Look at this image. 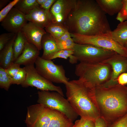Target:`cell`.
Masks as SVG:
<instances>
[{"label":"cell","mask_w":127,"mask_h":127,"mask_svg":"<svg viewBox=\"0 0 127 127\" xmlns=\"http://www.w3.org/2000/svg\"><path fill=\"white\" fill-rule=\"evenodd\" d=\"M106 14L96 0H75L63 24L70 33L109 35L111 31Z\"/></svg>","instance_id":"cell-1"},{"label":"cell","mask_w":127,"mask_h":127,"mask_svg":"<svg viewBox=\"0 0 127 127\" xmlns=\"http://www.w3.org/2000/svg\"><path fill=\"white\" fill-rule=\"evenodd\" d=\"M100 117L107 124L113 123L127 113V87L117 84L94 88Z\"/></svg>","instance_id":"cell-2"},{"label":"cell","mask_w":127,"mask_h":127,"mask_svg":"<svg viewBox=\"0 0 127 127\" xmlns=\"http://www.w3.org/2000/svg\"><path fill=\"white\" fill-rule=\"evenodd\" d=\"M65 85L67 99L79 116L94 122L100 117L94 88L79 79L69 81Z\"/></svg>","instance_id":"cell-3"},{"label":"cell","mask_w":127,"mask_h":127,"mask_svg":"<svg viewBox=\"0 0 127 127\" xmlns=\"http://www.w3.org/2000/svg\"><path fill=\"white\" fill-rule=\"evenodd\" d=\"M28 127H71L73 122L61 112L37 103L27 107Z\"/></svg>","instance_id":"cell-4"},{"label":"cell","mask_w":127,"mask_h":127,"mask_svg":"<svg viewBox=\"0 0 127 127\" xmlns=\"http://www.w3.org/2000/svg\"><path fill=\"white\" fill-rule=\"evenodd\" d=\"M112 71L107 64L80 62L76 65L75 74L88 86L95 88L109 80Z\"/></svg>","instance_id":"cell-5"},{"label":"cell","mask_w":127,"mask_h":127,"mask_svg":"<svg viewBox=\"0 0 127 127\" xmlns=\"http://www.w3.org/2000/svg\"><path fill=\"white\" fill-rule=\"evenodd\" d=\"M38 103L61 112L72 122L79 116L67 99L59 93L40 91H38Z\"/></svg>","instance_id":"cell-6"},{"label":"cell","mask_w":127,"mask_h":127,"mask_svg":"<svg viewBox=\"0 0 127 127\" xmlns=\"http://www.w3.org/2000/svg\"><path fill=\"white\" fill-rule=\"evenodd\" d=\"M70 34L71 37L76 43L91 45L114 51L127 58V48L115 41L109 35L87 36L74 33Z\"/></svg>","instance_id":"cell-7"},{"label":"cell","mask_w":127,"mask_h":127,"mask_svg":"<svg viewBox=\"0 0 127 127\" xmlns=\"http://www.w3.org/2000/svg\"><path fill=\"white\" fill-rule=\"evenodd\" d=\"M73 50V55L80 62L102 63L117 53L88 44L75 43Z\"/></svg>","instance_id":"cell-8"},{"label":"cell","mask_w":127,"mask_h":127,"mask_svg":"<svg viewBox=\"0 0 127 127\" xmlns=\"http://www.w3.org/2000/svg\"><path fill=\"white\" fill-rule=\"evenodd\" d=\"M35 64L37 72L52 82L65 84L69 81L62 65L56 64L51 60L44 59L39 56Z\"/></svg>","instance_id":"cell-9"},{"label":"cell","mask_w":127,"mask_h":127,"mask_svg":"<svg viewBox=\"0 0 127 127\" xmlns=\"http://www.w3.org/2000/svg\"><path fill=\"white\" fill-rule=\"evenodd\" d=\"M24 67L26 75L24 81L21 85L22 87H35L40 91H56L64 96L61 88L54 85L52 82L40 75L36 71L34 64L25 66Z\"/></svg>","instance_id":"cell-10"},{"label":"cell","mask_w":127,"mask_h":127,"mask_svg":"<svg viewBox=\"0 0 127 127\" xmlns=\"http://www.w3.org/2000/svg\"><path fill=\"white\" fill-rule=\"evenodd\" d=\"M102 63L110 65L112 71L110 79L101 86L107 87L118 84V77L127 71V58L116 53Z\"/></svg>","instance_id":"cell-11"},{"label":"cell","mask_w":127,"mask_h":127,"mask_svg":"<svg viewBox=\"0 0 127 127\" xmlns=\"http://www.w3.org/2000/svg\"><path fill=\"white\" fill-rule=\"evenodd\" d=\"M25 15L14 7L1 22L3 28L9 32L17 33L27 23Z\"/></svg>","instance_id":"cell-12"},{"label":"cell","mask_w":127,"mask_h":127,"mask_svg":"<svg viewBox=\"0 0 127 127\" xmlns=\"http://www.w3.org/2000/svg\"><path fill=\"white\" fill-rule=\"evenodd\" d=\"M75 0H57L50 11L56 22L63 24L74 7Z\"/></svg>","instance_id":"cell-13"},{"label":"cell","mask_w":127,"mask_h":127,"mask_svg":"<svg viewBox=\"0 0 127 127\" xmlns=\"http://www.w3.org/2000/svg\"><path fill=\"white\" fill-rule=\"evenodd\" d=\"M25 16L27 21L44 29L55 21L50 12L46 11L40 6L28 12Z\"/></svg>","instance_id":"cell-14"},{"label":"cell","mask_w":127,"mask_h":127,"mask_svg":"<svg viewBox=\"0 0 127 127\" xmlns=\"http://www.w3.org/2000/svg\"><path fill=\"white\" fill-rule=\"evenodd\" d=\"M21 31L28 42L35 45L39 51L41 49L42 39L43 36L47 33L44 28L29 21L24 25Z\"/></svg>","instance_id":"cell-15"},{"label":"cell","mask_w":127,"mask_h":127,"mask_svg":"<svg viewBox=\"0 0 127 127\" xmlns=\"http://www.w3.org/2000/svg\"><path fill=\"white\" fill-rule=\"evenodd\" d=\"M39 51L35 45L27 41L22 53L14 63L25 66L34 64L39 56Z\"/></svg>","instance_id":"cell-16"},{"label":"cell","mask_w":127,"mask_h":127,"mask_svg":"<svg viewBox=\"0 0 127 127\" xmlns=\"http://www.w3.org/2000/svg\"><path fill=\"white\" fill-rule=\"evenodd\" d=\"M41 44L43 50L41 57L44 59L51 60L55 54L60 50L57 47L55 39L48 33L43 36Z\"/></svg>","instance_id":"cell-17"},{"label":"cell","mask_w":127,"mask_h":127,"mask_svg":"<svg viewBox=\"0 0 127 127\" xmlns=\"http://www.w3.org/2000/svg\"><path fill=\"white\" fill-rule=\"evenodd\" d=\"M16 35L0 51V67L5 69L15 61L13 46Z\"/></svg>","instance_id":"cell-18"},{"label":"cell","mask_w":127,"mask_h":127,"mask_svg":"<svg viewBox=\"0 0 127 127\" xmlns=\"http://www.w3.org/2000/svg\"><path fill=\"white\" fill-rule=\"evenodd\" d=\"M102 10L111 16L118 13L123 6L122 0H96Z\"/></svg>","instance_id":"cell-19"},{"label":"cell","mask_w":127,"mask_h":127,"mask_svg":"<svg viewBox=\"0 0 127 127\" xmlns=\"http://www.w3.org/2000/svg\"><path fill=\"white\" fill-rule=\"evenodd\" d=\"M110 36L115 41L125 47L127 43V21L120 22L111 32Z\"/></svg>","instance_id":"cell-20"},{"label":"cell","mask_w":127,"mask_h":127,"mask_svg":"<svg viewBox=\"0 0 127 127\" xmlns=\"http://www.w3.org/2000/svg\"><path fill=\"white\" fill-rule=\"evenodd\" d=\"M44 28L46 32L56 40L59 39L68 31L63 24L55 21L51 23Z\"/></svg>","instance_id":"cell-21"},{"label":"cell","mask_w":127,"mask_h":127,"mask_svg":"<svg viewBox=\"0 0 127 127\" xmlns=\"http://www.w3.org/2000/svg\"><path fill=\"white\" fill-rule=\"evenodd\" d=\"M27 41L26 37L21 31L17 33L13 46L15 61L22 53Z\"/></svg>","instance_id":"cell-22"},{"label":"cell","mask_w":127,"mask_h":127,"mask_svg":"<svg viewBox=\"0 0 127 127\" xmlns=\"http://www.w3.org/2000/svg\"><path fill=\"white\" fill-rule=\"evenodd\" d=\"M39 6L36 0H19L14 7L25 15Z\"/></svg>","instance_id":"cell-23"},{"label":"cell","mask_w":127,"mask_h":127,"mask_svg":"<svg viewBox=\"0 0 127 127\" xmlns=\"http://www.w3.org/2000/svg\"><path fill=\"white\" fill-rule=\"evenodd\" d=\"M74 51L72 49L60 50L57 52L52 58V60L57 58L67 59L69 58V62L71 64L77 63L78 61L73 55Z\"/></svg>","instance_id":"cell-24"},{"label":"cell","mask_w":127,"mask_h":127,"mask_svg":"<svg viewBox=\"0 0 127 127\" xmlns=\"http://www.w3.org/2000/svg\"><path fill=\"white\" fill-rule=\"evenodd\" d=\"M12 78L7 73L6 69L0 67V87L8 91L12 84Z\"/></svg>","instance_id":"cell-25"},{"label":"cell","mask_w":127,"mask_h":127,"mask_svg":"<svg viewBox=\"0 0 127 127\" xmlns=\"http://www.w3.org/2000/svg\"><path fill=\"white\" fill-rule=\"evenodd\" d=\"M55 40L57 47L60 50H73L75 43L71 37L65 41Z\"/></svg>","instance_id":"cell-26"},{"label":"cell","mask_w":127,"mask_h":127,"mask_svg":"<svg viewBox=\"0 0 127 127\" xmlns=\"http://www.w3.org/2000/svg\"><path fill=\"white\" fill-rule=\"evenodd\" d=\"M26 75V71L24 67L21 68L17 74L12 78V84L21 85L24 81Z\"/></svg>","instance_id":"cell-27"},{"label":"cell","mask_w":127,"mask_h":127,"mask_svg":"<svg viewBox=\"0 0 127 127\" xmlns=\"http://www.w3.org/2000/svg\"><path fill=\"white\" fill-rule=\"evenodd\" d=\"M17 34L9 32L4 33L0 35V51H1Z\"/></svg>","instance_id":"cell-28"},{"label":"cell","mask_w":127,"mask_h":127,"mask_svg":"<svg viewBox=\"0 0 127 127\" xmlns=\"http://www.w3.org/2000/svg\"><path fill=\"white\" fill-rule=\"evenodd\" d=\"M19 0H14L10 2L7 5L1 10L0 12V22H1L4 19Z\"/></svg>","instance_id":"cell-29"},{"label":"cell","mask_w":127,"mask_h":127,"mask_svg":"<svg viewBox=\"0 0 127 127\" xmlns=\"http://www.w3.org/2000/svg\"><path fill=\"white\" fill-rule=\"evenodd\" d=\"M123 6L118 13L116 19L120 22L127 20V0H122Z\"/></svg>","instance_id":"cell-30"},{"label":"cell","mask_w":127,"mask_h":127,"mask_svg":"<svg viewBox=\"0 0 127 127\" xmlns=\"http://www.w3.org/2000/svg\"><path fill=\"white\" fill-rule=\"evenodd\" d=\"M20 65L14 62L6 69V71L8 75L12 78L17 74L21 69Z\"/></svg>","instance_id":"cell-31"},{"label":"cell","mask_w":127,"mask_h":127,"mask_svg":"<svg viewBox=\"0 0 127 127\" xmlns=\"http://www.w3.org/2000/svg\"><path fill=\"white\" fill-rule=\"evenodd\" d=\"M110 127H127V113L113 122Z\"/></svg>","instance_id":"cell-32"},{"label":"cell","mask_w":127,"mask_h":127,"mask_svg":"<svg viewBox=\"0 0 127 127\" xmlns=\"http://www.w3.org/2000/svg\"><path fill=\"white\" fill-rule=\"evenodd\" d=\"M117 81L118 84L125 85L127 84V73L125 72L120 74L118 77Z\"/></svg>","instance_id":"cell-33"},{"label":"cell","mask_w":127,"mask_h":127,"mask_svg":"<svg viewBox=\"0 0 127 127\" xmlns=\"http://www.w3.org/2000/svg\"><path fill=\"white\" fill-rule=\"evenodd\" d=\"M56 1V0H47L43 4L40 6L46 11L49 12L50 8Z\"/></svg>","instance_id":"cell-34"},{"label":"cell","mask_w":127,"mask_h":127,"mask_svg":"<svg viewBox=\"0 0 127 127\" xmlns=\"http://www.w3.org/2000/svg\"><path fill=\"white\" fill-rule=\"evenodd\" d=\"M95 127H107V124L102 118L99 117L95 121Z\"/></svg>","instance_id":"cell-35"},{"label":"cell","mask_w":127,"mask_h":127,"mask_svg":"<svg viewBox=\"0 0 127 127\" xmlns=\"http://www.w3.org/2000/svg\"><path fill=\"white\" fill-rule=\"evenodd\" d=\"M84 119L81 118L76 120L71 127H84Z\"/></svg>","instance_id":"cell-36"},{"label":"cell","mask_w":127,"mask_h":127,"mask_svg":"<svg viewBox=\"0 0 127 127\" xmlns=\"http://www.w3.org/2000/svg\"><path fill=\"white\" fill-rule=\"evenodd\" d=\"M71 37L70 33L67 31L59 39H55L59 41H64L66 40Z\"/></svg>","instance_id":"cell-37"},{"label":"cell","mask_w":127,"mask_h":127,"mask_svg":"<svg viewBox=\"0 0 127 127\" xmlns=\"http://www.w3.org/2000/svg\"><path fill=\"white\" fill-rule=\"evenodd\" d=\"M84 127H95L94 121L84 119Z\"/></svg>","instance_id":"cell-38"},{"label":"cell","mask_w":127,"mask_h":127,"mask_svg":"<svg viewBox=\"0 0 127 127\" xmlns=\"http://www.w3.org/2000/svg\"><path fill=\"white\" fill-rule=\"evenodd\" d=\"M10 1L8 0H0V9L1 10L5 7Z\"/></svg>","instance_id":"cell-39"},{"label":"cell","mask_w":127,"mask_h":127,"mask_svg":"<svg viewBox=\"0 0 127 127\" xmlns=\"http://www.w3.org/2000/svg\"><path fill=\"white\" fill-rule=\"evenodd\" d=\"M47 0H36V1L40 6L43 4Z\"/></svg>","instance_id":"cell-40"},{"label":"cell","mask_w":127,"mask_h":127,"mask_svg":"<svg viewBox=\"0 0 127 127\" xmlns=\"http://www.w3.org/2000/svg\"><path fill=\"white\" fill-rule=\"evenodd\" d=\"M125 47L127 48V43L126 44Z\"/></svg>","instance_id":"cell-41"}]
</instances>
